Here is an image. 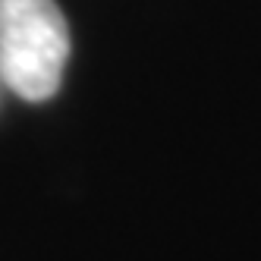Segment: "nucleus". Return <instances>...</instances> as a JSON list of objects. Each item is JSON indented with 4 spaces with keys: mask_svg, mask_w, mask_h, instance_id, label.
<instances>
[{
    "mask_svg": "<svg viewBox=\"0 0 261 261\" xmlns=\"http://www.w3.org/2000/svg\"><path fill=\"white\" fill-rule=\"evenodd\" d=\"M69 25L54 0H0V76L25 101L60 88Z\"/></svg>",
    "mask_w": 261,
    "mask_h": 261,
    "instance_id": "1",
    "label": "nucleus"
}]
</instances>
